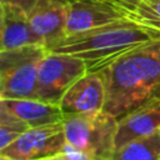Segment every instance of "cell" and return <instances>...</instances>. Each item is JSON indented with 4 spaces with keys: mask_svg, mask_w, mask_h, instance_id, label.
Masks as SVG:
<instances>
[{
    "mask_svg": "<svg viewBox=\"0 0 160 160\" xmlns=\"http://www.w3.org/2000/svg\"><path fill=\"white\" fill-rule=\"evenodd\" d=\"M99 71L106 88L102 111L118 120L160 106V38L125 51Z\"/></svg>",
    "mask_w": 160,
    "mask_h": 160,
    "instance_id": "obj_1",
    "label": "cell"
},
{
    "mask_svg": "<svg viewBox=\"0 0 160 160\" xmlns=\"http://www.w3.org/2000/svg\"><path fill=\"white\" fill-rule=\"evenodd\" d=\"M158 36L130 19L119 20L86 31L66 35L49 51L82 59L89 71L101 69L125 51Z\"/></svg>",
    "mask_w": 160,
    "mask_h": 160,
    "instance_id": "obj_2",
    "label": "cell"
},
{
    "mask_svg": "<svg viewBox=\"0 0 160 160\" xmlns=\"http://www.w3.org/2000/svg\"><path fill=\"white\" fill-rule=\"evenodd\" d=\"M66 148L89 160H109L115 151L118 119L105 111L65 114Z\"/></svg>",
    "mask_w": 160,
    "mask_h": 160,
    "instance_id": "obj_3",
    "label": "cell"
},
{
    "mask_svg": "<svg viewBox=\"0 0 160 160\" xmlns=\"http://www.w3.org/2000/svg\"><path fill=\"white\" fill-rule=\"evenodd\" d=\"M48 51L41 44L0 51V100L36 99L39 68Z\"/></svg>",
    "mask_w": 160,
    "mask_h": 160,
    "instance_id": "obj_4",
    "label": "cell"
},
{
    "mask_svg": "<svg viewBox=\"0 0 160 160\" xmlns=\"http://www.w3.org/2000/svg\"><path fill=\"white\" fill-rule=\"evenodd\" d=\"M88 71V64L82 59L48 51L39 68L35 98L59 105L66 90Z\"/></svg>",
    "mask_w": 160,
    "mask_h": 160,
    "instance_id": "obj_5",
    "label": "cell"
},
{
    "mask_svg": "<svg viewBox=\"0 0 160 160\" xmlns=\"http://www.w3.org/2000/svg\"><path fill=\"white\" fill-rule=\"evenodd\" d=\"M66 149L64 124L56 122L39 128H30L14 142L0 150L12 160H42L60 155Z\"/></svg>",
    "mask_w": 160,
    "mask_h": 160,
    "instance_id": "obj_6",
    "label": "cell"
},
{
    "mask_svg": "<svg viewBox=\"0 0 160 160\" xmlns=\"http://www.w3.org/2000/svg\"><path fill=\"white\" fill-rule=\"evenodd\" d=\"M124 19H128L125 9L114 0H74L69 2L66 35Z\"/></svg>",
    "mask_w": 160,
    "mask_h": 160,
    "instance_id": "obj_7",
    "label": "cell"
},
{
    "mask_svg": "<svg viewBox=\"0 0 160 160\" xmlns=\"http://www.w3.org/2000/svg\"><path fill=\"white\" fill-rule=\"evenodd\" d=\"M106 100L105 81L99 70L88 71L79 78L64 94L60 108L65 114L102 111Z\"/></svg>",
    "mask_w": 160,
    "mask_h": 160,
    "instance_id": "obj_8",
    "label": "cell"
},
{
    "mask_svg": "<svg viewBox=\"0 0 160 160\" xmlns=\"http://www.w3.org/2000/svg\"><path fill=\"white\" fill-rule=\"evenodd\" d=\"M69 0H38L28 11L32 30L49 50L66 36Z\"/></svg>",
    "mask_w": 160,
    "mask_h": 160,
    "instance_id": "obj_9",
    "label": "cell"
},
{
    "mask_svg": "<svg viewBox=\"0 0 160 160\" xmlns=\"http://www.w3.org/2000/svg\"><path fill=\"white\" fill-rule=\"evenodd\" d=\"M0 51L18 49L26 45H44L41 39L32 30L28 12L22 8L14 4L0 2Z\"/></svg>",
    "mask_w": 160,
    "mask_h": 160,
    "instance_id": "obj_10",
    "label": "cell"
},
{
    "mask_svg": "<svg viewBox=\"0 0 160 160\" xmlns=\"http://www.w3.org/2000/svg\"><path fill=\"white\" fill-rule=\"evenodd\" d=\"M0 104L26 122L29 128H39L64 120L60 105L39 99H4L0 100Z\"/></svg>",
    "mask_w": 160,
    "mask_h": 160,
    "instance_id": "obj_11",
    "label": "cell"
},
{
    "mask_svg": "<svg viewBox=\"0 0 160 160\" xmlns=\"http://www.w3.org/2000/svg\"><path fill=\"white\" fill-rule=\"evenodd\" d=\"M160 130V106L134 111L118 120L115 150Z\"/></svg>",
    "mask_w": 160,
    "mask_h": 160,
    "instance_id": "obj_12",
    "label": "cell"
},
{
    "mask_svg": "<svg viewBox=\"0 0 160 160\" xmlns=\"http://www.w3.org/2000/svg\"><path fill=\"white\" fill-rule=\"evenodd\" d=\"M109 160H160V130L116 149Z\"/></svg>",
    "mask_w": 160,
    "mask_h": 160,
    "instance_id": "obj_13",
    "label": "cell"
},
{
    "mask_svg": "<svg viewBox=\"0 0 160 160\" xmlns=\"http://www.w3.org/2000/svg\"><path fill=\"white\" fill-rule=\"evenodd\" d=\"M125 14L128 19L160 38V0H139L135 6L125 10Z\"/></svg>",
    "mask_w": 160,
    "mask_h": 160,
    "instance_id": "obj_14",
    "label": "cell"
},
{
    "mask_svg": "<svg viewBox=\"0 0 160 160\" xmlns=\"http://www.w3.org/2000/svg\"><path fill=\"white\" fill-rule=\"evenodd\" d=\"M29 128L26 122L0 104V150L14 142Z\"/></svg>",
    "mask_w": 160,
    "mask_h": 160,
    "instance_id": "obj_15",
    "label": "cell"
},
{
    "mask_svg": "<svg viewBox=\"0 0 160 160\" xmlns=\"http://www.w3.org/2000/svg\"><path fill=\"white\" fill-rule=\"evenodd\" d=\"M42 160H89V159H86L81 154L66 148L62 154L56 155V156H51V158H46V159H42Z\"/></svg>",
    "mask_w": 160,
    "mask_h": 160,
    "instance_id": "obj_16",
    "label": "cell"
},
{
    "mask_svg": "<svg viewBox=\"0 0 160 160\" xmlns=\"http://www.w3.org/2000/svg\"><path fill=\"white\" fill-rule=\"evenodd\" d=\"M38 0H0V2H8V4H14L20 8H22L26 12L36 4Z\"/></svg>",
    "mask_w": 160,
    "mask_h": 160,
    "instance_id": "obj_17",
    "label": "cell"
},
{
    "mask_svg": "<svg viewBox=\"0 0 160 160\" xmlns=\"http://www.w3.org/2000/svg\"><path fill=\"white\" fill-rule=\"evenodd\" d=\"M115 2H118L119 5H121L125 10H128V9H131L132 6H135L138 2H139V0H114Z\"/></svg>",
    "mask_w": 160,
    "mask_h": 160,
    "instance_id": "obj_18",
    "label": "cell"
},
{
    "mask_svg": "<svg viewBox=\"0 0 160 160\" xmlns=\"http://www.w3.org/2000/svg\"><path fill=\"white\" fill-rule=\"evenodd\" d=\"M0 160H12V159H10V158H8V156L0 154Z\"/></svg>",
    "mask_w": 160,
    "mask_h": 160,
    "instance_id": "obj_19",
    "label": "cell"
},
{
    "mask_svg": "<svg viewBox=\"0 0 160 160\" xmlns=\"http://www.w3.org/2000/svg\"><path fill=\"white\" fill-rule=\"evenodd\" d=\"M69 1H74V0H69Z\"/></svg>",
    "mask_w": 160,
    "mask_h": 160,
    "instance_id": "obj_20",
    "label": "cell"
}]
</instances>
